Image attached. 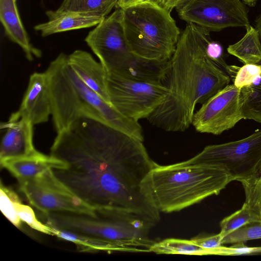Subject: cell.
<instances>
[{"label": "cell", "mask_w": 261, "mask_h": 261, "mask_svg": "<svg viewBox=\"0 0 261 261\" xmlns=\"http://www.w3.org/2000/svg\"><path fill=\"white\" fill-rule=\"evenodd\" d=\"M143 142L101 121L82 117L57 133L50 155L67 167L53 171L95 209L133 212L156 223L160 212L143 187L156 163Z\"/></svg>", "instance_id": "1"}, {"label": "cell", "mask_w": 261, "mask_h": 261, "mask_svg": "<svg viewBox=\"0 0 261 261\" xmlns=\"http://www.w3.org/2000/svg\"><path fill=\"white\" fill-rule=\"evenodd\" d=\"M210 32L188 23L180 33L164 83L168 93L147 118L152 125L166 132H185L192 124L196 105L229 84V76L207 54Z\"/></svg>", "instance_id": "2"}, {"label": "cell", "mask_w": 261, "mask_h": 261, "mask_svg": "<svg viewBox=\"0 0 261 261\" xmlns=\"http://www.w3.org/2000/svg\"><path fill=\"white\" fill-rule=\"evenodd\" d=\"M45 72L49 80L51 115L57 133L69 128L79 118L89 117L144 140L139 122L121 114L86 86L70 67L68 55L60 53Z\"/></svg>", "instance_id": "3"}, {"label": "cell", "mask_w": 261, "mask_h": 261, "mask_svg": "<svg viewBox=\"0 0 261 261\" xmlns=\"http://www.w3.org/2000/svg\"><path fill=\"white\" fill-rule=\"evenodd\" d=\"M232 181L229 172L219 165L156 164L143 187L155 208L160 212L170 213L219 194Z\"/></svg>", "instance_id": "4"}, {"label": "cell", "mask_w": 261, "mask_h": 261, "mask_svg": "<svg viewBox=\"0 0 261 261\" xmlns=\"http://www.w3.org/2000/svg\"><path fill=\"white\" fill-rule=\"evenodd\" d=\"M95 217L53 212L44 215L51 227L103 239L120 246L123 252H150L155 242L149 237L156 223L139 214L121 210L95 209Z\"/></svg>", "instance_id": "5"}, {"label": "cell", "mask_w": 261, "mask_h": 261, "mask_svg": "<svg viewBox=\"0 0 261 261\" xmlns=\"http://www.w3.org/2000/svg\"><path fill=\"white\" fill-rule=\"evenodd\" d=\"M107 73L133 80L164 84L169 61L140 58L130 50L125 37L122 10L116 9L91 30L85 39Z\"/></svg>", "instance_id": "6"}, {"label": "cell", "mask_w": 261, "mask_h": 261, "mask_svg": "<svg viewBox=\"0 0 261 261\" xmlns=\"http://www.w3.org/2000/svg\"><path fill=\"white\" fill-rule=\"evenodd\" d=\"M121 10L125 37L130 51L144 59L169 61L180 35L171 11L154 1Z\"/></svg>", "instance_id": "7"}, {"label": "cell", "mask_w": 261, "mask_h": 261, "mask_svg": "<svg viewBox=\"0 0 261 261\" xmlns=\"http://www.w3.org/2000/svg\"><path fill=\"white\" fill-rule=\"evenodd\" d=\"M261 162V129L247 137L227 143L210 145L183 165L211 164L223 167L233 180H248Z\"/></svg>", "instance_id": "8"}, {"label": "cell", "mask_w": 261, "mask_h": 261, "mask_svg": "<svg viewBox=\"0 0 261 261\" xmlns=\"http://www.w3.org/2000/svg\"><path fill=\"white\" fill-rule=\"evenodd\" d=\"M107 87L110 104L124 116L137 121L147 119L168 93V88L163 84L133 80L107 72Z\"/></svg>", "instance_id": "9"}, {"label": "cell", "mask_w": 261, "mask_h": 261, "mask_svg": "<svg viewBox=\"0 0 261 261\" xmlns=\"http://www.w3.org/2000/svg\"><path fill=\"white\" fill-rule=\"evenodd\" d=\"M19 184L30 203L44 215L53 212L96 215L95 209L58 179L52 169Z\"/></svg>", "instance_id": "10"}, {"label": "cell", "mask_w": 261, "mask_h": 261, "mask_svg": "<svg viewBox=\"0 0 261 261\" xmlns=\"http://www.w3.org/2000/svg\"><path fill=\"white\" fill-rule=\"evenodd\" d=\"M175 9L181 19L209 32L250 25L241 0H187Z\"/></svg>", "instance_id": "11"}, {"label": "cell", "mask_w": 261, "mask_h": 261, "mask_svg": "<svg viewBox=\"0 0 261 261\" xmlns=\"http://www.w3.org/2000/svg\"><path fill=\"white\" fill-rule=\"evenodd\" d=\"M241 89L228 84L195 112L192 125L200 133L218 135L244 119Z\"/></svg>", "instance_id": "12"}, {"label": "cell", "mask_w": 261, "mask_h": 261, "mask_svg": "<svg viewBox=\"0 0 261 261\" xmlns=\"http://www.w3.org/2000/svg\"><path fill=\"white\" fill-rule=\"evenodd\" d=\"M16 113L34 125L48 121L51 115V101L49 80L45 72H35L30 76L25 93Z\"/></svg>", "instance_id": "13"}, {"label": "cell", "mask_w": 261, "mask_h": 261, "mask_svg": "<svg viewBox=\"0 0 261 261\" xmlns=\"http://www.w3.org/2000/svg\"><path fill=\"white\" fill-rule=\"evenodd\" d=\"M33 125L28 119L15 112L9 120L1 124L6 131L1 144L0 161L6 159L24 157L37 152L33 144Z\"/></svg>", "instance_id": "14"}, {"label": "cell", "mask_w": 261, "mask_h": 261, "mask_svg": "<svg viewBox=\"0 0 261 261\" xmlns=\"http://www.w3.org/2000/svg\"><path fill=\"white\" fill-rule=\"evenodd\" d=\"M68 61L83 83L110 103L107 87V72L100 62L88 52L77 49L68 55Z\"/></svg>", "instance_id": "15"}, {"label": "cell", "mask_w": 261, "mask_h": 261, "mask_svg": "<svg viewBox=\"0 0 261 261\" xmlns=\"http://www.w3.org/2000/svg\"><path fill=\"white\" fill-rule=\"evenodd\" d=\"M1 166L8 170L18 182L34 177L50 169H63L67 164L63 161L39 152L29 156L6 159Z\"/></svg>", "instance_id": "16"}, {"label": "cell", "mask_w": 261, "mask_h": 261, "mask_svg": "<svg viewBox=\"0 0 261 261\" xmlns=\"http://www.w3.org/2000/svg\"><path fill=\"white\" fill-rule=\"evenodd\" d=\"M0 20L6 35L22 48L28 60L32 61L34 57H41V50L30 43L18 11L16 0H0Z\"/></svg>", "instance_id": "17"}, {"label": "cell", "mask_w": 261, "mask_h": 261, "mask_svg": "<svg viewBox=\"0 0 261 261\" xmlns=\"http://www.w3.org/2000/svg\"><path fill=\"white\" fill-rule=\"evenodd\" d=\"M48 21L34 27L42 37L70 30L87 28L98 25L105 18L86 13L66 12L55 14L46 12ZM106 18V17H105Z\"/></svg>", "instance_id": "18"}, {"label": "cell", "mask_w": 261, "mask_h": 261, "mask_svg": "<svg viewBox=\"0 0 261 261\" xmlns=\"http://www.w3.org/2000/svg\"><path fill=\"white\" fill-rule=\"evenodd\" d=\"M228 53L244 64H258L261 62V41L256 28L250 25L238 42L230 45Z\"/></svg>", "instance_id": "19"}, {"label": "cell", "mask_w": 261, "mask_h": 261, "mask_svg": "<svg viewBox=\"0 0 261 261\" xmlns=\"http://www.w3.org/2000/svg\"><path fill=\"white\" fill-rule=\"evenodd\" d=\"M261 222V204L245 202L242 207L224 218L220 222L222 238L246 224Z\"/></svg>", "instance_id": "20"}, {"label": "cell", "mask_w": 261, "mask_h": 261, "mask_svg": "<svg viewBox=\"0 0 261 261\" xmlns=\"http://www.w3.org/2000/svg\"><path fill=\"white\" fill-rule=\"evenodd\" d=\"M118 0H64L55 14L66 12L90 14L106 17Z\"/></svg>", "instance_id": "21"}, {"label": "cell", "mask_w": 261, "mask_h": 261, "mask_svg": "<svg viewBox=\"0 0 261 261\" xmlns=\"http://www.w3.org/2000/svg\"><path fill=\"white\" fill-rule=\"evenodd\" d=\"M150 251L157 254H221L220 250L203 248L197 245L193 240L178 239H167L155 242L151 247Z\"/></svg>", "instance_id": "22"}, {"label": "cell", "mask_w": 261, "mask_h": 261, "mask_svg": "<svg viewBox=\"0 0 261 261\" xmlns=\"http://www.w3.org/2000/svg\"><path fill=\"white\" fill-rule=\"evenodd\" d=\"M258 64H261V62ZM241 90L243 100L244 118L261 123V78Z\"/></svg>", "instance_id": "23"}, {"label": "cell", "mask_w": 261, "mask_h": 261, "mask_svg": "<svg viewBox=\"0 0 261 261\" xmlns=\"http://www.w3.org/2000/svg\"><path fill=\"white\" fill-rule=\"evenodd\" d=\"M21 200L17 194L11 188L1 182L0 208L3 215L14 226L21 227V220L16 210V205Z\"/></svg>", "instance_id": "24"}, {"label": "cell", "mask_w": 261, "mask_h": 261, "mask_svg": "<svg viewBox=\"0 0 261 261\" xmlns=\"http://www.w3.org/2000/svg\"><path fill=\"white\" fill-rule=\"evenodd\" d=\"M258 239H261V222H253L243 225L223 237L222 244H243Z\"/></svg>", "instance_id": "25"}, {"label": "cell", "mask_w": 261, "mask_h": 261, "mask_svg": "<svg viewBox=\"0 0 261 261\" xmlns=\"http://www.w3.org/2000/svg\"><path fill=\"white\" fill-rule=\"evenodd\" d=\"M16 210L21 220L25 222L30 227L40 232L54 236L53 227L39 221L30 206L20 202L16 205Z\"/></svg>", "instance_id": "26"}, {"label": "cell", "mask_w": 261, "mask_h": 261, "mask_svg": "<svg viewBox=\"0 0 261 261\" xmlns=\"http://www.w3.org/2000/svg\"><path fill=\"white\" fill-rule=\"evenodd\" d=\"M259 77H261V64H244L239 67L233 84L242 89L251 86Z\"/></svg>", "instance_id": "27"}, {"label": "cell", "mask_w": 261, "mask_h": 261, "mask_svg": "<svg viewBox=\"0 0 261 261\" xmlns=\"http://www.w3.org/2000/svg\"><path fill=\"white\" fill-rule=\"evenodd\" d=\"M222 238L219 233L209 237L193 239V241L204 249L220 250L222 254H225L226 248L222 246Z\"/></svg>", "instance_id": "28"}, {"label": "cell", "mask_w": 261, "mask_h": 261, "mask_svg": "<svg viewBox=\"0 0 261 261\" xmlns=\"http://www.w3.org/2000/svg\"><path fill=\"white\" fill-rule=\"evenodd\" d=\"M261 183V162L256 168L250 178L242 184L245 193L252 190L255 186Z\"/></svg>", "instance_id": "29"}, {"label": "cell", "mask_w": 261, "mask_h": 261, "mask_svg": "<svg viewBox=\"0 0 261 261\" xmlns=\"http://www.w3.org/2000/svg\"><path fill=\"white\" fill-rule=\"evenodd\" d=\"M245 194V202L261 204V183Z\"/></svg>", "instance_id": "30"}, {"label": "cell", "mask_w": 261, "mask_h": 261, "mask_svg": "<svg viewBox=\"0 0 261 261\" xmlns=\"http://www.w3.org/2000/svg\"><path fill=\"white\" fill-rule=\"evenodd\" d=\"M187 0H155L157 3L167 10L171 11Z\"/></svg>", "instance_id": "31"}, {"label": "cell", "mask_w": 261, "mask_h": 261, "mask_svg": "<svg viewBox=\"0 0 261 261\" xmlns=\"http://www.w3.org/2000/svg\"><path fill=\"white\" fill-rule=\"evenodd\" d=\"M153 1L155 2V0H118L115 7L123 9L141 3Z\"/></svg>", "instance_id": "32"}, {"label": "cell", "mask_w": 261, "mask_h": 261, "mask_svg": "<svg viewBox=\"0 0 261 261\" xmlns=\"http://www.w3.org/2000/svg\"><path fill=\"white\" fill-rule=\"evenodd\" d=\"M256 29L258 32L261 41V14L257 17V19L256 20Z\"/></svg>", "instance_id": "33"}, {"label": "cell", "mask_w": 261, "mask_h": 261, "mask_svg": "<svg viewBox=\"0 0 261 261\" xmlns=\"http://www.w3.org/2000/svg\"><path fill=\"white\" fill-rule=\"evenodd\" d=\"M244 2H245L246 4L249 5L250 6H253L256 3L257 0H242Z\"/></svg>", "instance_id": "34"}, {"label": "cell", "mask_w": 261, "mask_h": 261, "mask_svg": "<svg viewBox=\"0 0 261 261\" xmlns=\"http://www.w3.org/2000/svg\"><path fill=\"white\" fill-rule=\"evenodd\" d=\"M261 252V247L259 248V252Z\"/></svg>", "instance_id": "35"}]
</instances>
